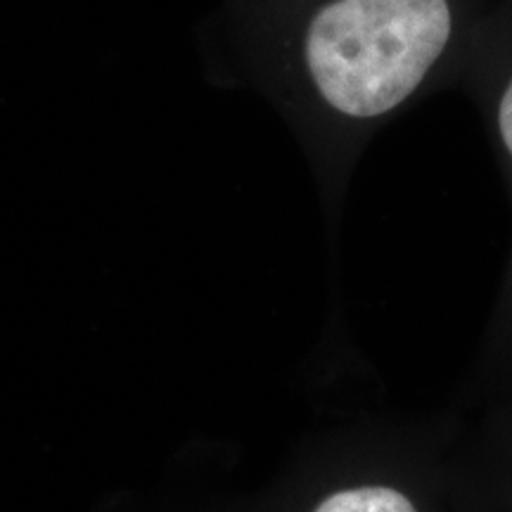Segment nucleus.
Returning <instances> with one entry per match:
<instances>
[{"instance_id":"1","label":"nucleus","mask_w":512,"mask_h":512,"mask_svg":"<svg viewBox=\"0 0 512 512\" xmlns=\"http://www.w3.org/2000/svg\"><path fill=\"white\" fill-rule=\"evenodd\" d=\"M448 36V0H335L311 19L304 60L325 105L373 119L408 100Z\"/></svg>"},{"instance_id":"2","label":"nucleus","mask_w":512,"mask_h":512,"mask_svg":"<svg viewBox=\"0 0 512 512\" xmlns=\"http://www.w3.org/2000/svg\"><path fill=\"white\" fill-rule=\"evenodd\" d=\"M313 512H418L411 498L387 484H358L325 496Z\"/></svg>"},{"instance_id":"3","label":"nucleus","mask_w":512,"mask_h":512,"mask_svg":"<svg viewBox=\"0 0 512 512\" xmlns=\"http://www.w3.org/2000/svg\"><path fill=\"white\" fill-rule=\"evenodd\" d=\"M498 128H501V138L512 157V79L505 88L501 105H498Z\"/></svg>"}]
</instances>
